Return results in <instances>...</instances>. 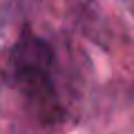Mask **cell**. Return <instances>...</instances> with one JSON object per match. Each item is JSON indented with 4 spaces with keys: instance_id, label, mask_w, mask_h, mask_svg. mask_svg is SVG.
<instances>
[{
    "instance_id": "obj_1",
    "label": "cell",
    "mask_w": 134,
    "mask_h": 134,
    "mask_svg": "<svg viewBox=\"0 0 134 134\" xmlns=\"http://www.w3.org/2000/svg\"><path fill=\"white\" fill-rule=\"evenodd\" d=\"M54 63V52L43 38L34 36L31 31L25 29L20 34L18 43L11 49V67L16 72H29V69H38V72H49Z\"/></svg>"
}]
</instances>
